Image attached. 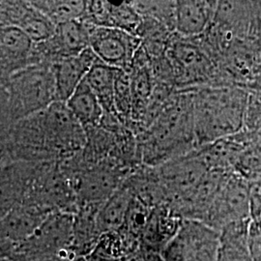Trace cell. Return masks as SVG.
Returning a JSON list of instances; mask_svg holds the SVG:
<instances>
[{
	"instance_id": "1",
	"label": "cell",
	"mask_w": 261,
	"mask_h": 261,
	"mask_svg": "<svg viewBox=\"0 0 261 261\" xmlns=\"http://www.w3.org/2000/svg\"><path fill=\"white\" fill-rule=\"evenodd\" d=\"M13 141L19 150L16 160L60 162L82 152L87 138L85 129L66 103L57 101L19 120Z\"/></svg>"
},
{
	"instance_id": "2",
	"label": "cell",
	"mask_w": 261,
	"mask_h": 261,
	"mask_svg": "<svg viewBox=\"0 0 261 261\" xmlns=\"http://www.w3.org/2000/svg\"><path fill=\"white\" fill-rule=\"evenodd\" d=\"M137 140L142 165L148 168H157L196 149L192 92L177 91Z\"/></svg>"
},
{
	"instance_id": "3",
	"label": "cell",
	"mask_w": 261,
	"mask_h": 261,
	"mask_svg": "<svg viewBox=\"0 0 261 261\" xmlns=\"http://www.w3.org/2000/svg\"><path fill=\"white\" fill-rule=\"evenodd\" d=\"M189 91L193 96L197 147L245 128L249 90L238 86H216Z\"/></svg>"
},
{
	"instance_id": "4",
	"label": "cell",
	"mask_w": 261,
	"mask_h": 261,
	"mask_svg": "<svg viewBox=\"0 0 261 261\" xmlns=\"http://www.w3.org/2000/svg\"><path fill=\"white\" fill-rule=\"evenodd\" d=\"M7 81L10 112L15 120L42 112L57 102L51 65L29 64L11 74Z\"/></svg>"
},
{
	"instance_id": "5",
	"label": "cell",
	"mask_w": 261,
	"mask_h": 261,
	"mask_svg": "<svg viewBox=\"0 0 261 261\" xmlns=\"http://www.w3.org/2000/svg\"><path fill=\"white\" fill-rule=\"evenodd\" d=\"M220 232L205 224L183 220L177 235L162 252L164 261H216Z\"/></svg>"
},
{
	"instance_id": "6",
	"label": "cell",
	"mask_w": 261,
	"mask_h": 261,
	"mask_svg": "<svg viewBox=\"0 0 261 261\" xmlns=\"http://www.w3.org/2000/svg\"><path fill=\"white\" fill-rule=\"evenodd\" d=\"M244 220H251L249 184L232 171L225 179L201 223L220 232L225 225Z\"/></svg>"
},
{
	"instance_id": "7",
	"label": "cell",
	"mask_w": 261,
	"mask_h": 261,
	"mask_svg": "<svg viewBox=\"0 0 261 261\" xmlns=\"http://www.w3.org/2000/svg\"><path fill=\"white\" fill-rule=\"evenodd\" d=\"M140 45L141 39L137 35L116 28L90 24L89 47L107 65L129 72Z\"/></svg>"
},
{
	"instance_id": "8",
	"label": "cell",
	"mask_w": 261,
	"mask_h": 261,
	"mask_svg": "<svg viewBox=\"0 0 261 261\" xmlns=\"http://www.w3.org/2000/svg\"><path fill=\"white\" fill-rule=\"evenodd\" d=\"M155 168L168 193V206L190 194L210 170L196 149Z\"/></svg>"
},
{
	"instance_id": "9",
	"label": "cell",
	"mask_w": 261,
	"mask_h": 261,
	"mask_svg": "<svg viewBox=\"0 0 261 261\" xmlns=\"http://www.w3.org/2000/svg\"><path fill=\"white\" fill-rule=\"evenodd\" d=\"M41 163L15 160L0 166V218L27 201Z\"/></svg>"
},
{
	"instance_id": "10",
	"label": "cell",
	"mask_w": 261,
	"mask_h": 261,
	"mask_svg": "<svg viewBox=\"0 0 261 261\" xmlns=\"http://www.w3.org/2000/svg\"><path fill=\"white\" fill-rule=\"evenodd\" d=\"M49 212L39 206L23 203L0 218V241L19 245L36 232Z\"/></svg>"
},
{
	"instance_id": "11",
	"label": "cell",
	"mask_w": 261,
	"mask_h": 261,
	"mask_svg": "<svg viewBox=\"0 0 261 261\" xmlns=\"http://www.w3.org/2000/svg\"><path fill=\"white\" fill-rule=\"evenodd\" d=\"M97 60V56L88 47L77 56L67 57L51 65L56 82V101L66 103Z\"/></svg>"
},
{
	"instance_id": "12",
	"label": "cell",
	"mask_w": 261,
	"mask_h": 261,
	"mask_svg": "<svg viewBox=\"0 0 261 261\" xmlns=\"http://www.w3.org/2000/svg\"><path fill=\"white\" fill-rule=\"evenodd\" d=\"M183 220L168 205L153 208L141 234L140 247L147 252L161 253L177 235Z\"/></svg>"
},
{
	"instance_id": "13",
	"label": "cell",
	"mask_w": 261,
	"mask_h": 261,
	"mask_svg": "<svg viewBox=\"0 0 261 261\" xmlns=\"http://www.w3.org/2000/svg\"><path fill=\"white\" fill-rule=\"evenodd\" d=\"M218 1L179 0L175 8V33L186 38L203 35L213 22Z\"/></svg>"
},
{
	"instance_id": "14",
	"label": "cell",
	"mask_w": 261,
	"mask_h": 261,
	"mask_svg": "<svg viewBox=\"0 0 261 261\" xmlns=\"http://www.w3.org/2000/svg\"><path fill=\"white\" fill-rule=\"evenodd\" d=\"M251 220L234 222L220 231L216 261H252L249 249Z\"/></svg>"
},
{
	"instance_id": "15",
	"label": "cell",
	"mask_w": 261,
	"mask_h": 261,
	"mask_svg": "<svg viewBox=\"0 0 261 261\" xmlns=\"http://www.w3.org/2000/svg\"><path fill=\"white\" fill-rule=\"evenodd\" d=\"M134 198L130 187L124 181L100 207L97 224L101 235L116 232L121 228Z\"/></svg>"
},
{
	"instance_id": "16",
	"label": "cell",
	"mask_w": 261,
	"mask_h": 261,
	"mask_svg": "<svg viewBox=\"0 0 261 261\" xmlns=\"http://www.w3.org/2000/svg\"><path fill=\"white\" fill-rule=\"evenodd\" d=\"M119 71L98 59L84 80L100 101L103 115L118 117L114 107V92Z\"/></svg>"
},
{
	"instance_id": "17",
	"label": "cell",
	"mask_w": 261,
	"mask_h": 261,
	"mask_svg": "<svg viewBox=\"0 0 261 261\" xmlns=\"http://www.w3.org/2000/svg\"><path fill=\"white\" fill-rule=\"evenodd\" d=\"M66 105L84 129L97 127L101 124L103 117V108L85 81L79 85L67 100Z\"/></svg>"
},
{
	"instance_id": "18",
	"label": "cell",
	"mask_w": 261,
	"mask_h": 261,
	"mask_svg": "<svg viewBox=\"0 0 261 261\" xmlns=\"http://www.w3.org/2000/svg\"><path fill=\"white\" fill-rule=\"evenodd\" d=\"M29 2L56 27L68 21L83 19L87 7V1L81 0H47Z\"/></svg>"
},
{
	"instance_id": "19",
	"label": "cell",
	"mask_w": 261,
	"mask_h": 261,
	"mask_svg": "<svg viewBox=\"0 0 261 261\" xmlns=\"http://www.w3.org/2000/svg\"><path fill=\"white\" fill-rule=\"evenodd\" d=\"M141 18L154 19L172 32L175 28L176 1H130Z\"/></svg>"
},
{
	"instance_id": "20",
	"label": "cell",
	"mask_w": 261,
	"mask_h": 261,
	"mask_svg": "<svg viewBox=\"0 0 261 261\" xmlns=\"http://www.w3.org/2000/svg\"><path fill=\"white\" fill-rule=\"evenodd\" d=\"M245 129L261 137V93L249 91Z\"/></svg>"
},
{
	"instance_id": "21",
	"label": "cell",
	"mask_w": 261,
	"mask_h": 261,
	"mask_svg": "<svg viewBox=\"0 0 261 261\" xmlns=\"http://www.w3.org/2000/svg\"><path fill=\"white\" fill-rule=\"evenodd\" d=\"M249 204L252 222H258L261 218V177L248 181Z\"/></svg>"
},
{
	"instance_id": "22",
	"label": "cell",
	"mask_w": 261,
	"mask_h": 261,
	"mask_svg": "<svg viewBox=\"0 0 261 261\" xmlns=\"http://www.w3.org/2000/svg\"><path fill=\"white\" fill-rule=\"evenodd\" d=\"M248 90L261 93V64L257 67L252 77V82L248 87Z\"/></svg>"
}]
</instances>
